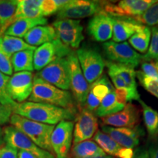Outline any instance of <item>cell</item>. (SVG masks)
Returning a JSON list of instances; mask_svg holds the SVG:
<instances>
[{"mask_svg":"<svg viewBox=\"0 0 158 158\" xmlns=\"http://www.w3.org/2000/svg\"><path fill=\"white\" fill-rule=\"evenodd\" d=\"M151 40V29L147 26L143 27L129 39L128 43L133 49L138 52L145 54L149 48V45Z\"/></svg>","mask_w":158,"mask_h":158,"instance_id":"obj_30","label":"cell"},{"mask_svg":"<svg viewBox=\"0 0 158 158\" xmlns=\"http://www.w3.org/2000/svg\"><path fill=\"white\" fill-rule=\"evenodd\" d=\"M18 158H37V157H36L33 155H31L30 153L27 152L21 151V150H19V153H18Z\"/></svg>","mask_w":158,"mask_h":158,"instance_id":"obj_44","label":"cell"},{"mask_svg":"<svg viewBox=\"0 0 158 158\" xmlns=\"http://www.w3.org/2000/svg\"><path fill=\"white\" fill-rule=\"evenodd\" d=\"M101 130L102 132L111 138L118 145L132 149L139 144L140 137L143 134V130L139 126L129 128L102 125Z\"/></svg>","mask_w":158,"mask_h":158,"instance_id":"obj_17","label":"cell"},{"mask_svg":"<svg viewBox=\"0 0 158 158\" xmlns=\"http://www.w3.org/2000/svg\"><path fill=\"white\" fill-rule=\"evenodd\" d=\"M89 35L98 42H107L113 35V19L103 11L94 15L87 25Z\"/></svg>","mask_w":158,"mask_h":158,"instance_id":"obj_18","label":"cell"},{"mask_svg":"<svg viewBox=\"0 0 158 158\" xmlns=\"http://www.w3.org/2000/svg\"><path fill=\"white\" fill-rule=\"evenodd\" d=\"M73 121H62L56 124L51 137V145L55 158H69L73 138Z\"/></svg>","mask_w":158,"mask_h":158,"instance_id":"obj_12","label":"cell"},{"mask_svg":"<svg viewBox=\"0 0 158 158\" xmlns=\"http://www.w3.org/2000/svg\"><path fill=\"white\" fill-rule=\"evenodd\" d=\"M48 23L45 18L21 19L13 23L5 31V35L21 38L27 35L29 30L37 26H43Z\"/></svg>","mask_w":158,"mask_h":158,"instance_id":"obj_23","label":"cell"},{"mask_svg":"<svg viewBox=\"0 0 158 158\" xmlns=\"http://www.w3.org/2000/svg\"><path fill=\"white\" fill-rule=\"evenodd\" d=\"M52 27L56 31L57 38L70 49H78L84 40V28L80 20H56Z\"/></svg>","mask_w":158,"mask_h":158,"instance_id":"obj_11","label":"cell"},{"mask_svg":"<svg viewBox=\"0 0 158 158\" xmlns=\"http://www.w3.org/2000/svg\"><path fill=\"white\" fill-rule=\"evenodd\" d=\"M42 2L43 0H18L16 10L9 21L8 28L19 20L42 18L40 10Z\"/></svg>","mask_w":158,"mask_h":158,"instance_id":"obj_21","label":"cell"},{"mask_svg":"<svg viewBox=\"0 0 158 158\" xmlns=\"http://www.w3.org/2000/svg\"><path fill=\"white\" fill-rule=\"evenodd\" d=\"M135 74L141 86L158 99V81L146 76L141 70L135 71Z\"/></svg>","mask_w":158,"mask_h":158,"instance_id":"obj_36","label":"cell"},{"mask_svg":"<svg viewBox=\"0 0 158 158\" xmlns=\"http://www.w3.org/2000/svg\"><path fill=\"white\" fill-rule=\"evenodd\" d=\"M36 76L60 89H70V70L67 57L51 62L40 70Z\"/></svg>","mask_w":158,"mask_h":158,"instance_id":"obj_9","label":"cell"},{"mask_svg":"<svg viewBox=\"0 0 158 158\" xmlns=\"http://www.w3.org/2000/svg\"><path fill=\"white\" fill-rule=\"evenodd\" d=\"M102 125L113 127H135L140 122V111L132 102H128L117 113L101 118Z\"/></svg>","mask_w":158,"mask_h":158,"instance_id":"obj_16","label":"cell"},{"mask_svg":"<svg viewBox=\"0 0 158 158\" xmlns=\"http://www.w3.org/2000/svg\"><path fill=\"white\" fill-rule=\"evenodd\" d=\"M158 58V27L151 29V40L149 48L145 54L142 56L143 62H152Z\"/></svg>","mask_w":158,"mask_h":158,"instance_id":"obj_34","label":"cell"},{"mask_svg":"<svg viewBox=\"0 0 158 158\" xmlns=\"http://www.w3.org/2000/svg\"><path fill=\"white\" fill-rule=\"evenodd\" d=\"M98 129V120L94 113L85 108L80 110L77 115L73 128V145L89 140Z\"/></svg>","mask_w":158,"mask_h":158,"instance_id":"obj_15","label":"cell"},{"mask_svg":"<svg viewBox=\"0 0 158 158\" xmlns=\"http://www.w3.org/2000/svg\"><path fill=\"white\" fill-rule=\"evenodd\" d=\"M85 158H113L111 156L106 155H98V156H93V157H85Z\"/></svg>","mask_w":158,"mask_h":158,"instance_id":"obj_45","label":"cell"},{"mask_svg":"<svg viewBox=\"0 0 158 158\" xmlns=\"http://www.w3.org/2000/svg\"><path fill=\"white\" fill-rule=\"evenodd\" d=\"M1 37H0V71L6 76H10L13 74L11 56L6 54L2 48Z\"/></svg>","mask_w":158,"mask_h":158,"instance_id":"obj_38","label":"cell"},{"mask_svg":"<svg viewBox=\"0 0 158 158\" xmlns=\"http://www.w3.org/2000/svg\"><path fill=\"white\" fill-rule=\"evenodd\" d=\"M106 66L108 68V73L114 74L118 76L130 87L137 88L135 70L133 67L109 61L106 62Z\"/></svg>","mask_w":158,"mask_h":158,"instance_id":"obj_24","label":"cell"},{"mask_svg":"<svg viewBox=\"0 0 158 158\" xmlns=\"http://www.w3.org/2000/svg\"><path fill=\"white\" fill-rule=\"evenodd\" d=\"M76 56L83 74L89 84H92L102 76L106 61L97 49L83 46L77 50Z\"/></svg>","mask_w":158,"mask_h":158,"instance_id":"obj_4","label":"cell"},{"mask_svg":"<svg viewBox=\"0 0 158 158\" xmlns=\"http://www.w3.org/2000/svg\"><path fill=\"white\" fill-rule=\"evenodd\" d=\"M10 122L37 146L54 155L51 145V137L54 129V125L40 123L15 114H12Z\"/></svg>","mask_w":158,"mask_h":158,"instance_id":"obj_3","label":"cell"},{"mask_svg":"<svg viewBox=\"0 0 158 158\" xmlns=\"http://www.w3.org/2000/svg\"><path fill=\"white\" fill-rule=\"evenodd\" d=\"M72 51L58 38L43 44L34 51V70L39 72L56 59L67 57Z\"/></svg>","mask_w":158,"mask_h":158,"instance_id":"obj_8","label":"cell"},{"mask_svg":"<svg viewBox=\"0 0 158 158\" xmlns=\"http://www.w3.org/2000/svg\"><path fill=\"white\" fill-rule=\"evenodd\" d=\"M154 64H155V68H156V69H157V72H158V58L155 59V62H154Z\"/></svg>","mask_w":158,"mask_h":158,"instance_id":"obj_46","label":"cell"},{"mask_svg":"<svg viewBox=\"0 0 158 158\" xmlns=\"http://www.w3.org/2000/svg\"><path fill=\"white\" fill-rule=\"evenodd\" d=\"M68 2V0H43L40 7L43 17L57 13Z\"/></svg>","mask_w":158,"mask_h":158,"instance_id":"obj_37","label":"cell"},{"mask_svg":"<svg viewBox=\"0 0 158 158\" xmlns=\"http://www.w3.org/2000/svg\"><path fill=\"white\" fill-rule=\"evenodd\" d=\"M29 102L52 105L71 110L76 113L75 101L72 93L69 91L60 89L54 85L45 81L36 75L33 79V88Z\"/></svg>","mask_w":158,"mask_h":158,"instance_id":"obj_2","label":"cell"},{"mask_svg":"<svg viewBox=\"0 0 158 158\" xmlns=\"http://www.w3.org/2000/svg\"><path fill=\"white\" fill-rule=\"evenodd\" d=\"M13 114L49 125H55L62 121H72L76 118V112L52 105L25 101L17 103Z\"/></svg>","mask_w":158,"mask_h":158,"instance_id":"obj_1","label":"cell"},{"mask_svg":"<svg viewBox=\"0 0 158 158\" xmlns=\"http://www.w3.org/2000/svg\"><path fill=\"white\" fill-rule=\"evenodd\" d=\"M105 56L109 62L130 65L134 68L141 62L142 56L130 46L127 42L116 43L109 40L102 43Z\"/></svg>","mask_w":158,"mask_h":158,"instance_id":"obj_6","label":"cell"},{"mask_svg":"<svg viewBox=\"0 0 158 158\" xmlns=\"http://www.w3.org/2000/svg\"><path fill=\"white\" fill-rule=\"evenodd\" d=\"M1 45L3 51L12 57L15 53L25 50H36V47L27 44L23 40L19 37L4 35L1 37Z\"/></svg>","mask_w":158,"mask_h":158,"instance_id":"obj_28","label":"cell"},{"mask_svg":"<svg viewBox=\"0 0 158 158\" xmlns=\"http://www.w3.org/2000/svg\"><path fill=\"white\" fill-rule=\"evenodd\" d=\"M113 85L106 76H102L98 80L90 85L89 93L100 102L109 92L114 90Z\"/></svg>","mask_w":158,"mask_h":158,"instance_id":"obj_32","label":"cell"},{"mask_svg":"<svg viewBox=\"0 0 158 158\" xmlns=\"http://www.w3.org/2000/svg\"><path fill=\"white\" fill-rule=\"evenodd\" d=\"M93 139L102 151L109 156H116L118 158H134L133 149L121 147L101 130L97 131Z\"/></svg>","mask_w":158,"mask_h":158,"instance_id":"obj_20","label":"cell"},{"mask_svg":"<svg viewBox=\"0 0 158 158\" xmlns=\"http://www.w3.org/2000/svg\"><path fill=\"white\" fill-rule=\"evenodd\" d=\"M24 41L31 46H40L45 43L51 42L57 39L56 31L52 26H37L23 37Z\"/></svg>","mask_w":158,"mask_h":158,"instance_id":"obj_22","label":"cell"},{"mask_svg":"<svg viewBox=\"0 0 158 158\" xmlns=\"http://www.w3.org/2000/svg\"><path fill=\"white\" fill-rule=\"evenodd\" d=\"M148 152L149 158H158V139L151 144Z\"/></svg>","mask_w":158,"mask_h":158,"instance_id":"obj_42","label":"cell"},{"mask_svg":"<svg viewBox=\"0 0 158 158\" xmlns=\"http://www.w3.org/2000/svg\"><path fill=\"white\" fill-rule=\"evenodd\" d=\"M141 71L146 76L158 81V72L155 68L154 62L141 61Z\"/></svg>","mask_w":158,"mask_h":158,"instance_id":"obj_40","label":"cell"},{"mask_svg":"<svg viewBox=\"0 0 158 158\" xmlns=\"http://www.w3.org/2000/svg\"><path fill=\"white\" fill-rule=\"evenodd\" d=\"M18 0H0V37L8 29V23L16 10Z\"/></svg>","mask_w":158,"mask_h":158,"instance_id":"obj_29","label":"cell"},{"mask_svg":"<svg viewBox=\"0 0 158 158\" xmlns=\"http://www.w3.org/2000/svg\"><path fill=\"white\" fill-rule=\"evenodd\" d=\"M156 0H122L117 3L102 2V11L110 17L134 18L140 15Z\"/></svg>","mask_w":158,"mask_h":158,"instance_id":"obj_7","label":"cell"},{"mask_svg":"<svg viewBox=\"0 0 158 158\" xmlns=\"http://www.w3.org/2000/svg\"><path fill=\"white\" fill-rule=\"evenodd\" d=\"M34 51L33 50H25L13 54L11 57L13 72H32L34 70Z\"/></svg>","mask_w":158,"mask_h":158,"instance_id":"obj_26","label":"cell"},{"mask_svg":"<svg viewBox=\"0 0 158 158\" xmlns=\"http://www.w3.org/2000/svg\"><path fill=\"white\" fill-rule=\"evenodd\" d=\"M19 151L7 143L3 138H0V158H18Z\"/></svg>","mask_w":158,"mask_h":158,"instance_id":"obj_39","label":"cell"},{"mask_svg":"<svg viewBox=\"0 0 158 158\" xmlns=\"http://www.w3.org/2000/svg\"><path fill=\"white\" fill-rule=\"evenodd\" d=\"M13 114V108L0 103V126L4 125L10 122Z\"/></svg>","mask_w":158,"mask_h":158,"instance_id":"obj_41","label":"cell"},{"mask_svg":"<svg viewBox=\"0 0 158 158\" xmlns=\"http://www.w3.org/2000/svg\"><path fill=\"white\" fill-rule=\"evenodd\" d=\"M143 111V122L148 133L150 136H156L158 134V112L145 103L140 99L138 100Z\"/></svg>","mask_w":158,"mask_h":158,"instance_id":"obj_31","label":"cell"},{"mask_svg":"<svg viewBox=\"0 0 158 158\" xmlns=\"http://www.w3.org/2000/svg\"><path fill=\"white\" fill-rule=\"evenodd\" d=\"M113 19V41L116 43L125 42L143 27L132 18H114Z\"/></svg>","mask_w":158,"mask_h":158,"instance_id":"obj_19","label":"cell"},{"mask_svg":"<svg viewBox=\"0 0 158 158\" xmlns=\"http://www.w3.org/2000/svg\"><path fill=\"white\" fill-rule=\"evenodd\" d=\"M102 12V2L91 0H70L57 12L59 19L78 20Z\"/></svg>","mask_w":158,"mask_h":158,"instance_id":"obj_10","label":"cell"},{"mask_svg":"<svg viewBox=\"0 0 158 158\" xmlns=\"http://www.w3.org/2000/svg\"><path fill=\"white\" fill-rule=\"evenodd\" d=\"M10 76H7L0 71V103L13 108L16 106L17 102L12 100L7 91V84Z\"/></svg>","mask_w":158,"mask_h":158,"instance_id":"obj_35","label":"cell"},{"mask_svg":"<svg viewBox=\"0 0 158 158\" xmlns=\"http://www.w3.org/2000/svg\"><path fill=\"white\" fill-rule=\"evenodd\" d=\"M71 154L75 158H85L106 155L101 148L95 142L91 140L75 144L71 149Z\"/></svg>","mask_w":158,"mask_h":158,"instance_id":"obj_27","label":"cell"},{"mask_svg":"<svg viewBox=\"0 0 158 158\" xmlns=\"http://www.w3.org/2000/svg\"><path fill=\"white\" fill-rule=\"evenodd\" d=\"M32 72L15 73L10 77L7 91L13 101L17 103H22L30 97L33 88Z\"/></svg>","mask_w":158,"mask_h":158,"instance_id":"obj_14","label":"cell"},{"mask_svg":"<svg viewBox=\"0 0 158 158\" xmlns=\"http://www.w3.org/2000/svg\"><path fill=\"white\" fill-rule=\"evenodd\" d=\"M125 106L116 100L115 90L114 89L102 99L94 114L96 116L102 118L117 113L123 109Z\"/></svg>","mask_w":158,"mask_h":158,"instance_id":"obj_25","label":"cell"},{"mask_svg":"<svg viewBox=\"0 0 158 158\" xmlns=\"http://www.w3.org/2000/svg\"><path fill=\"white\" fill-rule=\"evenodd\" d=\"M67 59L70 70V89L72 91V95L81 110L84 107L90 84L83 74L76 53L72 51Z\"/></svg>","mask_w":158,"mask_h":158,"instance_id":"obj_5","label":"cell"},{"mask_svg":"<svg viewBox=\"0 0 158 158\" xmlns=\"http://www.w3.org/2000/svg\"><path fill=\"white\" fill-rule=\"evenodd\" d=\"M3 136V132H2V129L0 127V138H2Z\"/></svg>","mask_w":158,"mask_h":158,"instance_id":"obj_47","label":"cell"},{"mask_svg":"<svg viewBox=\"0 0 158 158\" xmlns=\"http://www.w3.org/2000/svg\"><path fill=\"white\" fill-rule=\"evenodd\" d=\"M134 158H149V152L146 149H139L134 155Z\"/></svg>","mask_w":158,"mask_h":158,"instance_id":"obj_43","label":"cell"},{"mask_svg":"<svg viewBox=\"0 0 158 158\" xmlns=\"http://www.w3.org/2000/svg\"><path fill=\"white\" fill-rule=\"evenodd\" d=\"M132 19L147 27H158V1L153 4L142 14Z\"/></svg>","mask_w":158,"mask_h":158,"instance_id":"obj_33","label":"cell"},{"mask_svg":"<svg viewBox=\"0 0 158 158\" xmlns=\"http://www.w3.org/2000/svg\"><path fill=\"white\" fill-rule=\"evenodd\" d=\"M2 132L4 139L16 149L27 152L37 158H55L52 153L41 149L13 126L4 127Z\"/></svg>","mask_w":158,"mask_h":158,"instance_id":"obj_13","label":"cell"}]
</instances>
